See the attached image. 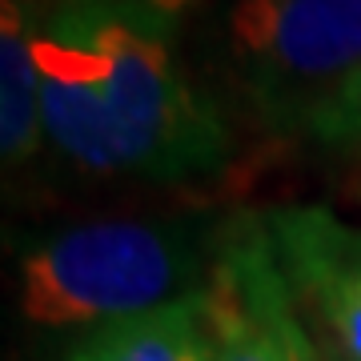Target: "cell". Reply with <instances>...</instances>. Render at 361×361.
<instances>
[{
    "mask_svg": "<svg viewBox=\"0 0 361 361\" xmlns=\"http://www.w3.org/2000/svg\"><path fill=\"white\" fill-rule=\"evenodd\" d=\"M85 8L101 56L109 173L165 185L213 173L225 161L229 133L177 68L169 37L109 0H85Z\"/></svg>",
    "mask_w": 361,
    "mask_h": 361,
    "instance_id": "1",
    "label": "cell"
},
{
    "mask_svg": "<svg viewBox=\"0 0 361 361\" xmlns=\"http://www.w3.org/2000/svg\"><path fill=\"white\" fill-rule=\"evenodd\" d=\"M193 277L197 261L180 233L145 221H97L25 253L20 313L49 329H101L180 301Z\"/></svg>",
    "mask_w": 361,
    "mask_h": 361,
    "instance_id": "2",
    "label": "cell"
},
{
    "mask_svg": "<svg viewBox=\"0 0 361 361\" xmlns=\"http://www.w3.org/2000/svg\"><path fill=\"white\" fill-rule=\"evenodd\" d=\"M229 56L261 121L301 133L361 73V0H237Z\"/></svg>",
    "mask_w": 361,
    "mask_h": 361,
    "instance_id": "3",
    "label": "cell"
},
{
    "mask_svg": "<svg viewBox=\"0 0 361 361\" xmlns=\"http://www.w3.org/2000/svg\"><path fill=\"white\" fill-rule=\"evenodd\" d=\"M213 361H322L273 249L265 217H233L197 293Z\"/></svg>",
    "mask_w": 361,
    "mask_h": 361,
    "instance_id": "4",
    "label": "cell"
},
{
    "mask_svg": "<svg viewBox=\"0 0 361 361\" xmlns=\"http://www.w3.org/2000/svg\"><path fill=\"white\" fill-rule=\"evenodd\" d=\"M0 8V153L4 165L16 169L44 145L37 16L25 0H4Z\"/></svg>",
    "mask_w": 361,
    "mask_h": 361,
    "instance_id": "5",
    "label": "cell"
},
{
    "mask_svg": "<svg viewBox=\"0 0 361 361\" xmlns=\"http://www.w3.org/2000/svg\"><path fill=\"white\" fill-rule=\"evenodd\" d=\"M68 361H213L197 293L153 313L92 329Z\"/></svg>",
    "mask_w": 361,
    "mask_h": 361,
    "instance_id": "6",
    "label": "cell"
},
{
    "mask_svg": "<svg viewBox=\"0 0 361 361\" xmlns=\"http://www.w3.org/2000/svg\"><path fill=\"white\" fill-rule=\"evenodd\" d=\"M301 133H305L313 145H325V149L361 153V73L349 80L341 92H334V97L301 125Z\"/></svg>",
    "mask_w": 361,
    "mask_h": 361,
    "instance_id": "7",
    "label": "cell"
},
{
    "mask_svg": "<svg viewBox=\"0 0 361 361\" xmlns=\"http://www.w3.org/2000/svg\"><path fill=\"white\" fill-rule=\"evenodd\" d=\"M109 4H116L121 13L137 16L141 25L157 28V32H165V37L180 25V16L193 8V0H109Z\"/></svg>",
    "mask_w": 361,
    "mask_h": 361,
    "instance_id": "8",
    "label": "cell"
},
{
    "mask_svg": "<svg viewBox=\"0 0 361 361\" xmlns=\"http://www.w3.org/2000/svg\"><path fill=\"white\" fill-rule=\"evenodd\" d=\"M317 345H322V361H341V353H337V349H329L325 341H317Z\"/></svg>",
    "mask_w": 361,
    "mask_h": 361,
    "instance_id": "9",
    "label": "cell"
}]
</instances>
